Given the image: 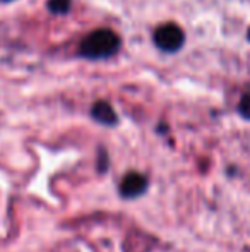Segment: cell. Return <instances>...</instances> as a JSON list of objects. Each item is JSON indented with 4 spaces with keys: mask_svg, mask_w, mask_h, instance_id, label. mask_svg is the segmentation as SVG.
<instances>
[{
    "mask_svg": "<svg viewBox=\"0 0 250 252\" xmlns=\"http://www.w3.org/2000/svg\"><path fill=\"white\" fill-rule=\"evenodd\" d=\"M238 112L244 119L250 120V93H245L240 100V105H238Z\"/></svg>",
    "mask_w": 250,
    "mask_h": 252,
    "instance_id": "cell-6",
    "label": "cell"
},
{
    "mask_svg": "<svg viewBox=\"0 0 250 252\" xmlns=\"http://www.w3.org/2000/svg\"><path fill=\"white\" fill-rule=\"evenodd\" d=\"M47 5L54 14H67L70 9V0H48Z\"/></svg>",
    "mask_w": 250,
    "mask_h": 252,
    "instance_id": "cell-5",
    "label": "cell"
},
{
    "mask_svg": "<svg viewBox=\"0 0 250 252\" xmlns=\"http://www.w3.org/2000/svg\"><path fill=\"white\" fill-rule=\"evenodd\" d=\"M108 168V155L105 150H100V156H98V170L101 173H105Z\"/></svg>",
    "mask_w": 250,
    "mask_h": 252,
    "instance_id": "cell-7",
    "label": "cell"
},
{
    "mask_svg": "<svg viewBox=\"0 0 250 252\" xmlns=\"http://www.w3.org/2000/svg\"><path fill=\"white\" fill-rule=\"evenodd\" d=\"M120 48V38L110 30H96L83 40L79 52L89 60H101L115 55Z\"/></svg>",
    "mask_w": 250,
    "mask_h": 252,
    "instance_id": "cell-1",
    "label": "cell"
},
{
    "mask_svg": "<svg viewBox=\"0 0 250 252\" xmlns=\"http://www.w3.org/2000/svg\"><path fill=\"white\" fill-rule=\"evenodd\" d=\"M3 2H10V0H3Z\"/></svg>",
    "mask_w": 250,
    "mask_h": 252,
    "instance_id": "cell-9",
    "label": "cell"
},
{
    "mask_svg": "<svg viewBox=\"0 0 250 252\" xmlns=\"http://www.w3.org/2000/svg\"><path fill=\"white\" fill-rule=\"evenodd\" d=\"M154 43H156V47L160 50L167 53H175L184 47L185 34L182 31V28H178L177 24L168 23L156 28V31H154Z\"/></svg>",
    "mask_w": 250,
    "mask_h": 252,
    "instance_id": "cell-2",
    "label": "cell"
},
{
    "mask_svg": "<svg viewBox=\"0 0 250 252\" xmlns=\"http://www.w3.org/2000/svg\"><path fill=\"white\" fill-rule=\"evenodd\" d=\"M91 117L96 120L98 124L101 126H117L118 124V115L117 112L113 110V106L110 105L108 101H96L91 108Z\"/></svg>",
    "mask_w": 250,
    "mask_h": 252,
    "instance_id": "cell-4",
    "label": "cell"
},
{
    "mask_svg": "<svg viewBox=\"0 0 250 252\" xmlns=\"http://www.w3.org/2000/svg\"><path fill=\"white\" fill-rule=\"evenodd\" d=\"M247 40H249V41H250V30H249V31H247Z\"/></svg>",
    "mask_w": 250,
    "mask_h": 252,
    "instance_id": "cell-8",
    "label": "cell"
},
{
    "mask_svg": "<svg viewBox=\"0 0 250 252\" xmlns=\"http://www.w3.org/2000/svg\"><path fill=\"white\" fill-rule=\"evenodd\" d=\"M147 189H149V180L144 173L139 172H129L118 186V192L124 199H137L144 196Z\"/></svg>",
    "mask_w": 250,
    "mask_h": 252,
    "instance_id": "cell-3",
    "label": "cell"
}]
</instances>
